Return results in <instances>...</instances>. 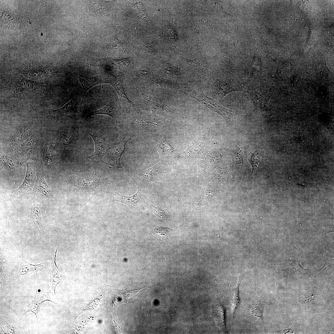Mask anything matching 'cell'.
<instances>
[{
	"label": "cell",
	"instance_id": "12",
	"mask_svg": "<svg viewBox=\"0 0 334 334\" xmlns=\"http://www.w3.org/2000/svg\"><path fill=\"white\" fill-rule=\"evenodd\" d=\"M113 201L124 203L132 208H136L140 206L143 203V199L142 194L139 188L134 195L127 196L120 194L117 191L114 193Z\"/></svg>",
	"mask_w": 334,
	"mask_h": 334
},
{
	"label": "cell",
	"instance_id": "18",
	"mask_svg": "<svg viewBox=\"0 0 334 334\" xmlns=\"http://www.w3.org/2000/svg\"><path fill=\"white\" fill-rule=\"evenodd\" d=\"M75 102L70 100L62 108L58 109H51L50 113L55 116H71L77 113V110L74 107Z\"/></svg>",
	"mask_w": 334,
	"mask_h": 334
},
{
	"label": "cell",
	"instance_id": "16",
	"mask_svg": "<svg viewBox=\"0 0 334 334\" xmlns=\"http://www.w3.org/2000/svg\"><path fill=\"white\" fill-rule=\"evenodd\" d=\"M279 265L281 270L285 271L288 275L290 276L300 274L304 269L300 265L299 262L289 259Z\"/></svg>",
	"mask_w": 334,
	"mask_h": 334
},
{
	"label": "cell",
	"instance_id": "28",
	"mask_svg": "<svg viewBox=\"0 0 334 334\" xmlns=\"http://www.w3.org/2000/svg\"><path fill=\"white\" fill-rule=\"evenodd\" d=\"M171 231L170 229L162 227H157L153 229V233L156 236L160 238H164L168 236Z\"/></svg>",
	"mask_w": 334,
	"mask_h": 334
},
{
	"label": "cell",
	"instance_id": "30",
	"mask_svg": "<svg viewBox=\"0 0 334 334\" xmlns=\"http://www.w3.org/2000/svg\"><path fill=\"white\" fill-rule=\"evenodd\" d=\"M261 157L259 150H257L252 153L250 159V162L253 168H256L258 167L260 162Z\"/></svg>",
	"mask_w": 334,
	"mask_h": 334
},
{
	"label": "cell",
	"instance_id": "19",
	"mask_svg": "<svg viewBox=\"0 0 334 334\" xmlns=\"http://www.w3.org/2000/svg\"><path fill=\"white\" fill-rule=\"evenodd\" d=\"M57 250H56L54 256L53 265L51 269L50 283V286L52 292L55 293V289L58 284L61 282V275L56 264V254Z\"/></svg>",
	"mask_w": 334,
	"mask_h": 334
},
{
	"label": "cell",
	"instance_id": "20",
	"mask_svg": "<svg viewBox=\"0 0 334 334\" xmlns=\"http://www.w3.org/2000/svg\"><path fill=\"white\" fill-rule=\"evenodd\" d=\"M158 164L152 167L140 172L139 174L141 181L145 184H148L154 181L159 170Z\"/></svg>",
	"mask_w": 334,
	"mask_h": 334
},
{
	"label": "cell",
	"instance_id": "23",
	"mask_svg": "<svg viewBox=\"0 0 334 334\" xmlns=\"http://www.w3.org/2000/svg\"><path fill=\"white\" fill-rule=\"evenodd\" d=\"M149 208L151 211L153 212L158 217L163 219L167 222L169 221V216L166 212L161 208L153 205H149Z\"/></svg>",
	"mask_w": 334,
	"mask_h": 334
},
{
	"label": "cell",
	"instance_id": "32",
	"mask_svg": "<svg viewBox=\"0 0 334 334\" xmlns=\"http://www.w3.org/2000/svg\"><path fill=\"white\" fill-rule=\"evenodd\" d=\"M125 61L123 60L115 61L113 64L118 69L122 71H125L128 69V66H126L128 64H126Z\"/></svg>",
	"mask_w": 334,
	"mask_h": 334
},
{
	"label": "cell",
	"instance_id": "26",
	"mask_svg": "<svg viewBox=\"0 0 334 334\" xmlns=\"http://www.w3.org/2000/svg\"><path fill=\"white\" fill-rule=\"evenodd\" d=\"M3 165L6 169L9 172L13 173L15 170V162L11 158L6 156L2 159Z\"/></svg>",
	"mask_w": 334,
	"mask_h": 334
},
{
	"label": "cell",
	"instance_id": "11",
	"mask_svg": "<svg viewBox=\"0 0 334 334\" xmlns=\"http://www.w3.org/2000/svg\"><path fill=\"white\" fill-rule=\"evenodd\" d=\"M120 114V108L116 100L110 98L109 102L105 107L99 110L88 112L85 117L87 118L96 115L105 114L115 119L118 118Z\"/></svg>",
	"mask_w": 334,
	"mask_h": 334
},
{
	"label": "cell",
	"instance_id": "10",
	"mask_svg": "<svg viewBox=\"0 0 334 334\" xmlns=\"http://www.w3.org/2000/svg\"><path fill=\"white\" fill-rule=\"evenodd\" d=\"M47 301L53 302L50 300L48 293L37 289L36 290L35 296L32 301L23 308L24 312L23 314L28 312H31L34 313L37 318H38L39 310L41 305L44 302Z\"/></svg>",
	"mask_w": 334,
	"mask_h": 334
},
{
	"label": "cell",
	"instance_id": "25",
	"mask_svg": "<svg viewBox=\"0 0 334 334\" xmlns=\"http://www.w3.org/2000/svg\"><path fill=\"white\" fill-rule=\"evenodd\" d=\"M104 4L101 2H93L90 4L89 9L93 13L101 14L103 13L104 11Z\"/></svg>",
	"mask_w": 334,
	"mask_h": 334
},
{
	"label": "cell",
	"instance_id": "5",
	"mask_svg": "<svg viewBox=\"0 0 334 334\" xmlns=\"http://www.w3.org/2000/svg\"><path fill=\"white\" fill-rule=\"evenodd\" d=\"M105 76L107 83L110 84L115 89L124 107L128 109L133 106L134 105L128 99L123 88V81L124 75H116L109 73Z\"/></svg>",
	"mask_w": 334,
	"mask_h": 334
},
{
	"label": "cell",
	"instance_id": "7",
	"mask_svg": "<svg viewBox=\"0 0 334 334\" xmlns=\"http://www.w3.org/2000/svg\"><path fill=\"white\" fill-rule=\"evenodd\" d=\"M45 264V262L39 264L31 263L18 256L16 264L12 272L13 276L16 277L28 275L41 268Z\"/></svg>",
	"mask_w": 334,
	"mask_h": 334
},
{
	"label": "cell",
	"instance_id": "6",
	"mask_svg": "<svg viewBox=\"0 0 334 334\" xmlns=\"http://www.w3.org/2000/svg\"><path fill=\"white\" fill-rule=\"evenodd\" d=\"M129 139V138H127L120 144L110 148L102 160L109 167L122 168L121 158Z\"/></svg>",
	"mask_w": 334,
	"mask_h": 334
},
{
	"label": "cell",
	"instance_id": "17",
	"mask_svg": "<svg viewBox=\"0 0 334 334\" xmlns=\"http://www.w3.org/2000/svg\"><path fill=\"white\" fill-rule=\"evenodd\" d=\"M265 302L263 298L257 297L250 303V309L252 314L258 320H263V313L265 306Z\"/></svg>",
	"mask_w": 334,
	"mask_h": 334
},
{
	"label": "cell",
	"instance_id": "4",
	"mask_svg": "<svg viewBox=\"0 0 334 334\" xmlns=\"http://www.w3.org/2000/svg\"><path fill=\"white\" fill-rule=\"evenodd\" d=\"M41 203L33 204L26 218L27 223L40 231L43 230L46 223L45 209L43 204Z\"/></svg>",
	"mask_w": 334,
	"mask_h": 334
},
{
	"label": "cell",
	"instance_id": "27",
	"mask_svg": "<svg viewBox=\"0 0 334 334\" xmlns=\"http://www.w3.org/2000/svg\"><path fill=\"white\" fill-rule=\"evenodd\" d=\"M234 158L237 164H240L243 162L244 155L243 148L242 147H238L233 152Z\"/></svg>",
	"mask_w": 334,
	"mask_h": 334
},
{
	"label": "cell",
	"instance_id": "3",
	"mask_svg": "<svg viewBox=\"0 0 334 334\" xmlns=\"http://www.w3.org/2000/svg\"><path fill=\"white\" fill-rule=\"evenodd\" d=\"M27 169L23 182L17 189L12 192V195L15 197H23L25 195L32 193L36 183L35 164L31 162L27 163Z\"/></svg>",
	"mask_w": 334,
	"mask_h": 334
},
{
	"label": "cell",
	"instance_id": "9",
	"mask_svg": "<svg viewBox=\"0 0 334 334\" xmlns=\"http://www.w3.org/2000/svg\"><path fill=\"white\" fill-rule=\"evenodd\" d=\"M77 78L82 87L81 105L87 92L90 88L97 84L107 83L105 75L91 76L79 74Z\"/></svg>",
	"mask_w": 334,
	"mask_h": 334
},
{
	"label": "cell",
	"instance_id": "29",
	"mask_svg": "<svg viewBox=\"0 0 334 334\" xmlns=\"http://www.w3.org/2000/svg\"><path fill=\"white\" fill-rule=\"evenodd\" d=\"M55 153V146L54 144L48 145L46 147L45 152V158L48 161L53 159Z\"/></svg>",
	"mask_w": 334,
	"mask_h": 334
},
{
	"label": "cell",
	"instance_id": "15",
	"mask_svg": "<svg viewBox=\"0 0 334 334\" xmlns=\"http://www.w3.org/2000/svg\"><path fill=\"white\" fill-rule=\"evenodd\" d=\"M113 289L114 291L113 302L114 306H116L122 303L126 302L128 301V298H130L128 296V294L134 295L139 291L140 289L132 290H126L127 289L121 290L113 288Z\"/></svg>",
	"mask_w": 334,
	"mask_h": 334
},
{
	"label": "cell",
	"instance_id": "22",
	"mask_svg": "<svg viewBox=\"0 0 334 334\" xmlns=\"http://www.w3.org/2000/svg\"><path fill=\"white\" fill-rule=\"evenodd\" d=\"M28 76L33 79H39L45 78L48 75L47 71L44 70L34 69L28 71L27 72Z\"/></svg>",
	"mask_w": 334,
	"mask_h": 334
},
{
	"label": "cell",
	"instance_id": "8",
	"mask_svg": "<svg viewBox=\"0 0 334 334\" xmlns=\"http://www.w3.org/2000/svg\"><path fill=\"white\" fill-rule=\"evenodd\" d=\"M32 193L34 196L41 203L48 200L52 196L51 190L42 173H40L37 178Z\"/></svg>",
	"mask_w": 334,
	"mask_h": 334
},
{
	"label": "cell",
	"instance_id": "31",
	"mask_svg": "<svg viewBox=\"0 0 334 334\" xmlns=\"http://www.w3.org/2000/svg\"><path fill=\"white\" fill-rule=\"evenodd\" d=\"M19 87L23 90L31 89L33 88L34 84L33 83L27 79H22L19 83Z\"/></svg>",
	"mask_w": 334,
	"mask_h": 334
},
{
	"label": "cell",
	"instance_id": "1",
	"mask_svg": "<svg viewBox=\"0 0 334 334\" xmlns=\"http://www.w3.org/2000/svg\"><path fill=\"white\" fill-rule=\"evenodd\" d=\"M190 97L219 114L225 119L227 124L231 125L233 123L236 116L235 111L224 107L217 101L207 96L202 90L192 93Z\"/></svg>",
	"mask_w": 334,
	"mask_h": 334
},
{
	"label": "cell",
	"instance_id": "13",
	"mask_svg": "<svg viewBox=\"0 0 334 334\" xmlns=\"http://www.w3.org/2000/svg\"><path fill=\"white\" fill-rule=\"evenodd\" d=\"M227 308L218 301L213 306L212 313L213 317L221 329L225 333L228 332L226 324V312Z\"/></svg>",
	"mask_w": 334,
	"mask_h": 334
},
{
	"label": "cell",
	"instance_id": "33",
	"mask_svg": "<svg viewBox=\"0 0 334 334\" xmlns=\"http://www.w3.org/2000/svg\"><path fill=\"white\" fill-rule=\"evenodd\" d=\"M73 137L71 133H66L62 136L61 140L63 143L66 145H69L72 140Z\"/></svg>",
	"mask_w": 334,
	"mask_h": 334
},
{
	"label": "cell",
	"instance_id": "2",
	"mask_svg": "<svg viewBox=\"0 0 334 334\" xmlns=\"http://www.w3.org/2000/svg\"><path fill=\"white\" fill-rule=\"evenodd\" d=\"M87 132L93 139L95 144V150L88 157L93 162L102 160L110 149L106 139L99 132L92 129L87 130Z\"/></svg>",
	"mask_w": 334,
	"mask_h": 334
},
{
	"label": "cell",
	"instance_id": "14",
	"mask_svg": "<svg viewBox=\"0 0 334 334\" xmlns=\"http://www.w3.org/2000/svg\"><path fill=\"white\" fill-rule=\"evenodd\" d=\"M157 147L162 158H166L173 155L177 150L168 142L165 136H162L158 140Z\"/></svg>",
	"mask_w": 334,
	"mask_h": 334
},
{
	"label": "cell",
	"instance_id": "24",
	"mask_svg": "<svg viewBox=\"0 0 334 334\" xmlns=\"http://www.w3.org/2000/svg\"><path fill=\"white\" fill-rule=\"evenodd\" d=\"M135 11L138 16L141 19L148 23H150L144 7L141 3H137L135 5Z\"/></svg>",
	"mask_w": 334,
	"mask_h": 334
},
{
	"label": "cell",
	"instance_id": "21",
	"mask_svg": "<svg viewBox=\"0 0 334 334\" xmlns=\"http://www.w3.org/2000/svg\"><path fill=\"white\" fill-rule=\"evenodd\" d=\"M243 278V276H242L239 278L237 286L234 289V296L232 301L231 309L233 317L236 315L240 307L241 300L239 297V288Z\"/></svg>",
	"mask_w": 334,
	"mask_h": 334
}]
</instances>
